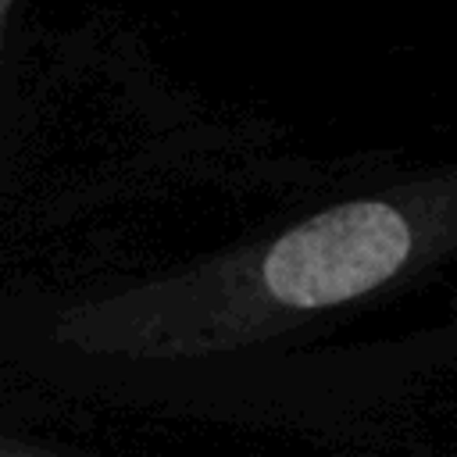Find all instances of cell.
<instances>
[{"label": "cell", "instance_id": "1", "mask_svg": "<svg viewBox=\"0 0 457 457\" xmlns=\"http://www.w3.org/2000/svg\"><path fill=\"white\" fill-rule=\"evenodd\" d=\"M407 246V225L389 204H343L282 236L264 261V282L282 303L328 307L386 282Z\"/></svg>", "mask_w": 457, "mask_h": 457}]
</instances>
